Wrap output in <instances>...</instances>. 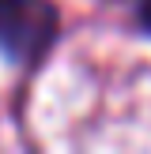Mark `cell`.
<instances>
[{"mask_svg": "<svg viewBox=\"0 0 151 154\" xmlns=\"http://www.w3.org/2000/svg\"><path fill=\"white\" fill-rule=\"evenodd\" d=\"M57 38L49 0H0V53L15 64H38Z\"/></svg>", "mask_w": 151, "mask_h": 154, "instance_id": "cell-1", "label": "cell"}, {"mask_svg": "<svg viewBox=\"0 0 151 154\" xmlns=\"http://www.w3.org/2000/svg\"><path fill=\"white\" fill-rule=\"evenodd\" d=\"M143 15H147V23H151V0H143Z\"/></svg>", "mask_w": 151, "mask_h": 154, "instance_id": "cell-2", "label": "cell"}]
</instances>
